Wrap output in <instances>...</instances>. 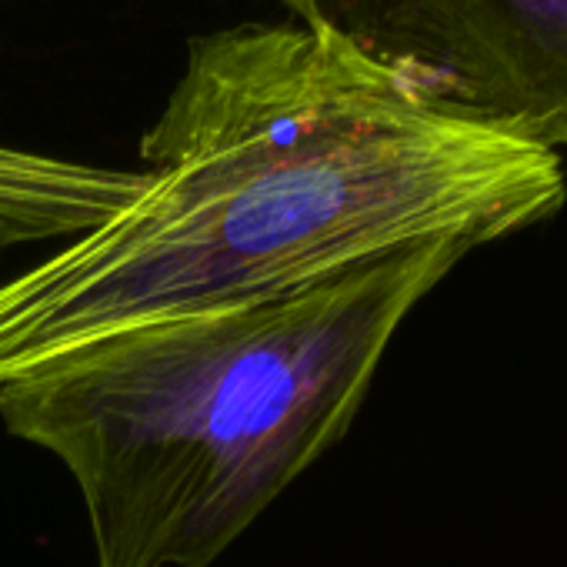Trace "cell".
I'll return each mask as SVG.
<instances>
[{
  "instance_id": "1",
  "label": "cell",
  "mask_w": 567,
  "mask_h": 567,
  "mask_svg": "<svg viewBox=\"0 0 567 567\" xmlns=\"http://www.w3.org/2000/svg\"><path fill=\"white\" fill-rule=\"evenodd\" d=\"M141 161L131 204L0 280V391L147 321L417 244L477 250L567 197L560 154L437 111L295 21L187 41Z\"/></svg>"
},
{
  "instance_id": "2",
  "label": "cell",
  "mask_w": 567,
  "mask_h": 567,
  "mask_svg": "<svg viewBox=\"0 0 567 567\" xmlns=\"http://www.w3.org/2000/svg\"><path fill=\"white\" fill-rule=\"evenodd\" d=\"M471 250L417 244L117 331L8 384L0 424L71 474L94 567H214L351 431L394 334Z\"/></svg>"
},
{
  "instance_id": "3",
  "label": "cell",
  "mask_w": 567,
  "mask_h": 567,
  "mask_svg": "<svg viewBox=\"0 0 567 567\" xmlns=\"http://www.w3.org/2000/svg\"><path fill=\"white\" fill-rule=\"evenodd\" d=\"M424 104L567 151V0H274Z\"/></svg>"
},
{
  "instance_id": "4",
  "label": "cell",
  "mask_w": 567,
  "mask_h": 567,
  "mask_svg": "<svg viewBox=\"0 0 567 567\" xmlns=\"http://www.w3.org/2000/svg\"><path fill=\"white\" fill-rule=\"evenodd\" d=\"M147 171L104 167L0 144V257L28 244H64L114 217Z\"/></svg>"
}]
</instances>
